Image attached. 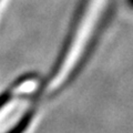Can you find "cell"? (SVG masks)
I'll list each match as a JSON object with an SVG mask.
<instances>
[{"instance_id": "1", "label": "cell", "mask_w": 133, "mask_h": 133, "mask_svg": "<svg viewBox=\"0 0 133 133\" xmlns=\"http://www.w3.org/2000/svg\"><path fill=\"white\" fill-rule=\"evenodd\" d=\"M3 2H5V0H0V6H1Z\"/></svg>"}]
</instances>
